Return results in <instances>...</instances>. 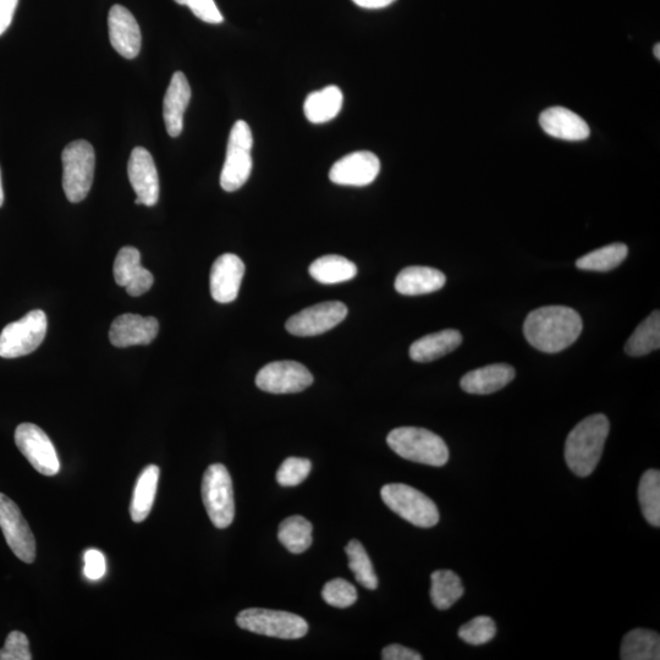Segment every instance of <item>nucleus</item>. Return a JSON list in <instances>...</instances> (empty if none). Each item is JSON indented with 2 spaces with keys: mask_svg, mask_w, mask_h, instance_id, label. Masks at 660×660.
I'll use <instances>...</instances> for the list:
<instances>
[{
  "mask_svg": "<svg viewBox=\"0 0 660 660\" xmlns=\"http://www.w3.org/2000/svg\"><path fill=\"white\" fill-rule=\"evenodd\" d=\"M278 538L290 553H304L312 544V524L305 517L290 516L280 524Z\"/></svg>",
  "mask_w": 660,
  "mask_h": 660,
  "instance_id": "obj_32",
  "label": "nucleus"
},
{
  "mask_svg": "<svg viewBox=\"0 0 660 660\" xmlns=\"http://www.w3.org/2000/svg\"><path fill=\"white\" fill-rule=\"evenodd\" d=\"M159 473L161 470L158 466L150 465L143 469L137 478L130 505L132 521L142 522L150 515L157 494Z\"/></svg>",
  "mask_w": 660,
  "mask_h": 660,
  "instance_id": "obj_26",
  "label": "nucleus"
},
{
  "mask_svg": "<svg viewBox=\"0 0 660 660\" xmlns=\"http://www.w3.org/2000/svg\"><path fill=\"white\" fill-rule=\"evenodd\" d=\"M638 499H640L642 514L648 524L653 527L660 526V472L648 470L643 473L638 486Z\"/></svg>",
  "mask_w": 660,
  "mask_h": 660,
  "instance_id": "obj_33",
  "label": "nucleus"
},
{
  "mask_svg": "<svg viewBox=\"0 0 660 660\" xmlns=\"http://www.w3.org/2000/svg\"><path fill=\"white\" fill-rule=\"evenodd\" d=\"M431 599L434 607L447 610L464 594L460 577L450 570L434 571L431 576Z\"/></svg>",
  "mask_w": 660,
  "mask_h": 660,
  "instance_id": "obj_29",
  "label": "nucleus"
},
{
  "mask_svg": "<svg viewBox=\"0 0 660 660\" xmlns=\"http://www.w3.org/2000/svg\"><path fill=\"white\" fill-rule=\"evenodd\" d=\"M387 443L395 454L418 464L440 467L449 460L448 445L425 428H395L388 434Z\"/></svg>",
  "mask_w": 660,
  "mask_h": 660,
  "instance_id": "obj_3",
  "label": "nucleus"
},
{
  "mask_svg": "<svg viewBox=\"0 0 660 660\" xmlns=\"http://www.w3.org/2000/svg\"><path fill=\"white\" fill-rule=\"evenodd\" d=\"M348 316V307L340 301H327L307 307L288 319L286 330L295 337H316L337 327Z\"/></svg>",
  "mask_w": 660,
  "mask_h": 660,
  "instance_id": "obj_13",
  "label": "nucleus"
},
{
  "mask_svg": "<svg viewBox=\"0 0 660 660\" xmlns=\"http://www.w3.org/2000/svg\"><path fill=\"white\" fill-rule=\"evenodd\" d=\"M15 443L33 469L41 475H58L60 462L57 450L42 428L33 423H21L15 431Z\"/></svg>",
  "mask_w": 660,
  "mask_h": 660,
  "instance_id": "obj_10",
  "label": "nucleus"
},
{
  "mask_svg": "<svg viewBox=\"0 0 660 660\" xmlns=\"http://www.w3.org/2000/svg\"><path fill=\"white\" fill-rule=\"evenodd\" d=\"M458 634L467 645L482 646L491 642L497 635V625L489 616H476L469 623L462 625Z\"/></svg>",
  "mask_w": 660,
  "mask_h": 660,
  "instance_id": "obj_35",
  "label": "nucleus"
},
{
  "mask_svg": "<svg viewBox=\"0 0 660 660\" xmlns=\"http://www.w3.org/2000/svg\"><path fill=\"white\" fill-rule=\"evenodd\" d=\"M179 5H185V0H175Z\"/></svg>",
  "mask_w": 660,
  "mask_h": 660,
  "instance_id": "obj_46",
  "label": "nucleus"
},
{
  "mask_svg": "<svg viewBox=\"0 0 660 660\" xmlns=\"http://www.w3.org/2000/svg\"><path fill=\"white\" fill-rule=\"evenodd\" d=\"M462 343L460 332L455 329L440 330L415 341L410 357L416 362H432L458 349Z\"/></svg>",
  "mask_w": 660,
  "mask_h": 660,
  "instance_id": "obj_24",
  "label": "nucleus"
},
{
  "mask_svg": "<svg viewBox=\"0 0 660 660\" xmlns=\"http://www.w3.org/2000/svg\"><path fill=\"white\" fill-rule=\"evenodd\" d=\"M84 574L88 580L97 581L106 574V558L97 549H88L85 553Z\"/></svg>",
  "mask_w": 660,
  "mask_h": 660,
  "instance_id": "obj_40",
  "label": "nucleus"
},
{
  "mask_svg": "<svg viewBox=\"0 0 660 660\" xmlns=\"http://www.w3.org/2000/svg\"><path fill=\"white\" fill-rule=\"evenodd\" d=\"M253 136L249 124L236 121L230 131L227 156L220 174V186L227 192H234L246 184L252 172Z\"/></svg>",
  "mask_w": 660,
  "mask_h": 660,
  "instance_id": "obj_8",
  "label": "nucleus"
},
{
  "mask_svg": "<svg viewBox=\"0 0 660 660\" xmlns=\"http://www.w3.org/2000/svg\"><path fill=\"white\" fill-rule=\"evenodd\" d=\"M114 278L134 297L146 294L154 283L152 273L141 266L140 251L131 246L123 247L118 252L114 262Z\"/></svg>",
  "mask_w": 660,
  "mask_h": 660,
  "instance_id": "obj_19",
  "label": "nucleus"
},
{
  "mask_svg": "<svg viewBox=\"0 0 660 660\" xmlns=\"http://www.w3.org/2000/svg\"><path fill=\"white\" fill-rule=\"evenodd\" d=\"M654 57H656L658 60L660 59V44L657 43L656 47H654Z\"/></svg>",
  "mask_w": 660,
  "mask_h": 660,
  "instance_id": "obj_45",
  "label": "nucleus"
},
{
  "mask_svg": "<svg viewBox=\"0 0 660 660\" xmlns=\"http://www.w3.org/2000/svg\"><path fill=\"white\" fill-rule=\"evenodd\" d=\"M202 500L212 524L217 528H227L233 524L235 503L233 481L222 464L208 467L202 480Z\"/></svg>",
  "mask_w": 660,
  "mask_h": 660,
  "instance_id": "obj_7",
  "label": "nucleus"
},
{
  "mask_svg": "<svg viewBox=\"0 0 660 660\" xmlns=\"http://www.w3.org/2000/svg\"><path fill=\"white\" fill-rule=\"evenodd\" d=\"M539 124L547 135L565 141H583L591 134L585 119L563 107L544 110L539 117Z\"/></svg>",
  "mask_w": 660,
  "mask_h": 660,
  "instance_id": "obj_20",
  "label": "nucleus"
},
{
  "mask_svg": "<svg viewBox=\"0 0 660 660\" xmlns=\"http://www.w3.org/2000/svg\"><path fill=\"white\" fill-rule=\"evenodd\" d=\"M159 323L156 318L126 313L115 318L109 330V340L115 348L148 345L157 338Z\"/></svg>",
  "mask_w": 660,
  "mask_h": 660,
  "instance_id": "obj_18",
  "label": "nucleus"
},
{
  "mask_svg": "<svg viewBox=\"0 0 660 660\" xmlns=\"http://www.w3.org/2000/svg\"><path fill=\"white\" fill-rule=\"evenodd\" d=\"M515 378L513 366L506 363H494L473 370L462 377L461 388L469 394L487 395L499 392Z\"/></svg>",
  "mask_w": 660,
  "mask_h": 660,
  "instance_id": "obj_22",
  "label": "nucleus"
},
{
  "mask_svg": "<svg viewBox=\"0 0 660 660\" xmlns=\"http://www.w3.org/2000/svg\"><path fill=\"white\" fill-rule=\"evenodd\" d=\"M0 528L16 558L32 564L36 559L35 536L19 506L3 493H0Z\"/></svg>",
  "mask_w": 660,
  "mask_h": 660,
  "instance_id": "obj_11",
  "label": "nucleus"
},
{
  "mask_svg": "<svg viewBox=\"0 0 660 660\" xmlns=\"http://www.w3.org/2000/svg\"><path fill=\"white\" fill-rule=\"evenodd\" d=\"M620 658L623 660L660 659V637L658 632L646 629L630 631L621 643Z\"/></svg>",
  "mask_w": 660,
  "mask_h": 660,
  "instance_id": "obj_27",
  "label": "nucleus"
},
{
  "mask_svg": "<svg viewBox=\"0 0 660 660\" xmlns=\"http://www.w3.org/2000/svg\"><path fill=\"white\" fill-rule=\"evenodd\" d=\"M63 189L71 203L84 201L95 178L96 154L90 142H70L62 153Z\"/></svg>",
  "mask_w": 660,
  "mask_h": 660,
  "instance_id": "obj_4",
  "label": "nucleus"
},
{
  "mask_svg": "<svg viewBox=\"0 0 660 660\" xmlns=\"http://www.w3.org/2000/svg\"><path fill=\"white\" fill-rule=\"evenodd\" d=\"M313 383L310 371L300 362L275 361L257 373L256 385L263 392L294 394L304 392Z\"/></svg>",
  "mask_w": 660,
  "mask_h": 660,
  "instance_id": "obj_12",
  "label": "nucleus"
},
{
  "mask_svg": "<svg viewBox=\"0 0 660 660\" xmlns=\"http://www.w3.org/2000/svg\"><path fill=\"white\" fill-rule=\"evenodd\" d=\"M343 102V92L337 86H328L323 90L312 92L304 104L306 118L313 124L328 123L338 117Z\"/></svg>",
  "mask_w": 660,
  "mask_h": 660,
  "instance_id": "obj_25",
  "label": "nucleus"
},
{
  "mask_svg": "<svg viewBox=\"0 0 660 660\" xmlns=\"http://www.w3.org/2000/svg\"><path fill=\"white\" fill-rule=\"evenodd\" d=\"M346 555L349 558V568L354 572L355 579L362 587L367 590H376L378 587V577L374 572L373 564L368 557L365 547L360 541L352 539L345 548Z\"/></svg>",
  "mask_w": 660,
  "mask_h": 660,
  "instance_id": "obj_34",
  "label": "nucleus"
},
{
  "mask_svg": "<svg viewBox=\"0 0 660 660\" xmlns=\"http://www.w3.org/2000/svg\"><path fill=\"white\" fill-rule=\"evenodd\" d=\"M191 87L186 76L176 71L163 102V117L169 136L178 137L184 129V114L189 107Z\"/></svg>",
  "mask_w": 660,
  "mask_h": 660,
  "instance_id": "obj_21",
  "label": "nucleus"
},
{
  "mask_svg": "<svg viewBox=\"0 0 660 660\" xmlns=\"http://www.w3.org/2000/svg\"><path fill=\"white\" fill-rule=\"evenodd\" d=\"M324 602L334 608H348L357 601V591L354 585L344 579H334L323 587Z\"/></svg>",
  "mask_w": 660,
  "mask_h": 660,
  "instance_id": "obj_36",
  "label": "nucleus"
},
{
  "mask_svg": "<svg viewBox=\"0 0 660 660\" xmlns=\"http://www.w3.org/2000/svg\"><path fill=\"white\" fill-rule=\"evenodd\" d=\"M383 660H422L420 653L400 645H390L382 652Z\"/></svg>",
  "mask_w": 660,
  "mask_h": 660,
  "instance_id": "obj_41",
  "label": "nucleus"
},
{
  "mask_svg": "<svg viewBox=\"0 0 660 660\" xmlns=\"http://www.w3.org/2000/svg\"><path fill=\"white\" fill-rule=\"evenodd\" d=\"M128 174L132 189L136 192V205L153 207L159 200V178L151 153L143 147L131 152Z\"/></svg>",
  "mask_w": 660,
  "mask_h": 660,
  "instance_id": "obj_14",
  "label": "nucleus"
},
{
  "mask_svg": "<svg viewBox=\"0 0 660 660\" xmlns=\"http://www.w3.org/2000/svg\"><path fill=\"white\" fill-rule=\"evenodd\" d=\"M609 421L602 414L582 420L570 432L565 443V461L579 477L590 476L602 458L609 434Z\"/></svg>",
  "mask_w": 660,
  "mask_h": 660,
  "instance_id": "obj_2",
  "label": "nucleus"
},
{
  "mask_svg": "<svg viewBox=\"0 0 660 660\" xmlns=\"http://www.w3.org/2000/svg\"><path fill=\"white\" fill-rule=\"evenodd\" d=\"M245 275V264L233 253H225L213 263L209 286L214 301L219 304H230L239 295L242 279Z\"/></svg>",
  "mask_w": 660,
  "mask_h": 660,
  "instance_id": "obj_17",
  "label": "nucleus"
},
{
  "mask_svg": "<svg viewBox=\"0 0 660 660\" xmlns=\"http://www.w3.org/2000/svg\"><path fill=\"white\" fill-rule=\"evenodd\" d=\"M4 203V190H3V181H2V170H0V207Z\"/></svg>",
  "mask_w": 660,
  "mask_h": 660,
  "instance_id": "obj_44",
  "label": "nucleus"
},
{
  "mask_svg": "<svg viewBox=\"0 0 660 660\" xmlns=\"http://www.w3.org/2000/svg\"><path fill=\"white\" fill-rule=\"evenodd\" d=\"M29 638L20 631H13L0 649V660H31Z\"/></svg>",
  "mask_w": 660,
  "mask_h": 660,
  "instance_id": "obj_38",
  "label": "nucleus"
},
{
  "mask_svg": "<svg viewBox=\"0 0 660 660\" xmlns=\"http://www.w3.org/2000/svg\"><path fill=\"white\" fill-rule=\"evenodd\" d=\"M312 464L310 460L288 458L277 472V482L282 487H296L310 475Z\"/></svg>",
  "mask_w": 660,
  "mask_h": 660,
  "instance_id": "obj_37",
  "label": "nucleus"
},
{
  "mask_svg": "<svg viewBox=\"0 0 660 660\" xmlns=\"http://www.w3.org/2000/svg\"><path fill=\"white\" fill-rule=\"evenodd\" d=\"M381 172V161L376 154L360 151L348 154L330 169L329 179L341 186H367L377 179Z\"/></svg>",
  "mask_w": 660,
  "mask_h": 660,
  "instance_id": "obj_15",
  "label": "nucleus"
},
{
  "mask_svg": "<svg viewBox=\"0 0 660 660\" xmlns=\"http://www.w3.org/2000/svg\"><path fill=\"white\" fill-rule=\"evenodd\" d=\"M582 328V319L572 308L547 306L537 308L527 316L524 334L533 348L557 354L579 339Z\"/></svg>",
  "mask_w": 660,
  "mask_h": 660,
  "instance_id": "obj_1",
  "label": "nucleus"
},
{
  "mask_svg": "<svg viewBox=\"0 0 660 660\" xmlns=\"http://www.w3.org/2000/svg\"><path fill=\"white\" fill-rule=\"evenodd\" d=\"M629 249L621 242H614L602 249L594 250L576 261V267L582 271L609 272L626 260Z\"/></svg>",
  "mask_w": 660,
  "mask_h": 660,
  "instance_id": "obj_31",
  "label": "nucleus"
},
{
  "mask_svg": "<svg viewBox=\"0 0 660 660\" xmlns=\"http://www.w3.org/2000/svg\"><path fill=\"white\" fill-rule=\"evenodd\" d=\"M186 7H189L196 18L208 22V24H222L224 21L214 0H185Z\"/></svg>",
  "mask_w": 660,
  "mask_h": 660,
  "instance_id": "obj_39",
  "label": "nucleus"
},
{
  "mask_svg": "<svg viewBox=\"0 0 660 660\" xmlns=\"http://www.w3.org/2000/svg\"><path fill=\"white\" fill-rule=\"evenodd\" d=\"M352 2L363 9H383L392 5L395 0H352Z\"/></svg>",
  "mask_w": 660,
  "mask_h": 660,
  "instance_id": "obj_43",
  "label": "nucleus"
},
{
  "mask_svg": "<svg viewBox=\"0 0 660 660\" xmlns=\"http://www.w3.org/2000/svg\"><path fill=\"white\" fill-rule=\"evenodd\" d=\"M19 0H0V36L9 29Z\"/></svg>",
  "mask_w": 660,
  "mask_h": 660,
  "instance_id": "obj_42",
  "label": "nucleus"
},
{
  "mask_svg": "<svg viewBox=\"0 0 660 660\" xmlns=\"http://www.w3.org/2000/svg\"><path fill=\"white\" fill-rule=\"evenodd\" d=\"M381 495L390 510L414 526L429 528L439 522V511L433 500L407 484H387Z\"/></svg>",
  "mask_w": 660,
  "mask_h": 660,
  "instance_id": "obj_5",
  "label": "nucleus"
},
{
  "mask_svg": "<svg viewBox=\"0 0 660 660\" xmlns=\"http://www.w3.org/2000/svg\"><path fill=\"white\" fill-rule=\"evenodd\" d=\"M660 346V313L653 311L649 317L638 326L627 340L625 351L630 356H643Z\"/></svg>",
  "mask_w": 660,
  "mask_h": 660,
  "instance_id": "obj_30",
  "label": "nucleus"
},
{
  "mask_svg": "<svg viewBox=\"0 0 660 660\" xmlns=\"http://www.w3.org/2000/svg\"><path fill=\"white\" fill-rule=\"evenodd\" d=\"M447 282L445 275L431 267H407L395 279V290L401 295L418 296L434 293Z\"/></svg>",
  "mask_w": 660,
  "mask_h": 660,
  "instance_id": "obj_23",
  "label": "nucleus"
},
{
  "mask_svg": "<svg viewBox=\"0 0 660 660\" xmlns=\"http://www.w3.org/2000/svg\"><path fill=\"white\" fill-rule=\"evenodd\" d=\"M356 274V264L338 255L323 256L310 266L311 277L322 284L349 282Z\"/></svg>",
  "mask_w": 660,
  "mask_h": 660,
  "instance_id": "obj_28",
  "label": "nucleus"
},
{
  "mask_svg": "<svg viewBox=\"0 0 660 660\" xmlns=\"http://www.w3.org/2000/svg\"><path fill=\"white\" fill-rule=\"evenodd\" d=\"M46 313L33 310L19 321L8 324L0 333V357L18 359L32 354L43 343L47 334Z\"/></svg>",
  "mask_w": 660,
  "mask_h": 660,
  "instance_id": "obj_9",
  "label": "nucleus"
},
{
  "mask_svg": "<svg viewBox=\"0 0 660 660\" xmlns=\"http://www.w3.org/2000/svg\"><path fill=\"white\" fill-rule=\"evenodd\" d=\"M236 624L242 630L262 636L297 640L306 636L308 624L301 616L280 610L251 608L236 616Z\"/></svg>",
  "mask_w": 660,
  "mask_h": 660,
  "instance_id": "obj_6",
  "label": "nucleus"
},
{
  "mask_svg": "<svg viewBox=\"0 0 660 660\" xmlns=\"http://www.w3.org/2000/svg\"><path fill=\"white\" fill-rule=\"evenodd\" d=\"M109 40L121 57L135 59L141 51L139 22L123 5H113L108 16Z\"/></svg>",
  "mask_w": 660,
  "mask_h": 660,
  "instance_id": "obj_16",
  "label": "nucleus"
}]
</instances>
